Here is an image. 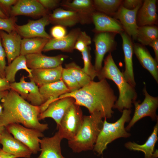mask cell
<instances>
[{"mask_svg": "<svg viewBox=\"0 0 158 158\" xmlns=\"http://www.w3.org/2000/svg\"><path fill=\"white\" fill-rule=\"evenodd\" d=\"M68 97L73 98L75 104L86 108L90 114L99 113L104 119L112 117V109L117 100L105 79L97 82L92 80L77 90L61 95L55 101Z\"/></svg>", "mask_w": 158, "mask_h": 158, "instance_id": "1", "label": "cell"}, {"mask_svg": "<svg viewBox=\"0 0 158 158\" xmlns=\"http://www.w3.org/2000/svg\"><path fill=\"white\" fill-rule=\"evenodd\" d=\"M3 110L0 115V125L6 127L12 123L43 132L49 128L47 124L39 122L40 106L32 105L16 91L11 89L1 100Z\"/></svg>", "mask_w": 158, "mask_h": 158, "instance_id": "2", "label": "cell"}, {"mask_svg": "<svg viewBox=\"0 0 158 158\" xmlns=\"http://www.w3.org/2000/svg\"><path fill=\"white\" fill-rule=\"evenodd\" d=\"M99 80L107 79L113 81L119 90L118 98L115 102L113 109L122 112L124 109H130L132 104L136 101L138 95L135 87L126 80L116 64L109 53L104 60V65L98 73Z\"/></svg>", "mask_w": 158, "mask_h": 158, "instance_id": "3", "label": "cell"}, {"mask_svg": "<svg viewBox=\"0 0 158 158\" xmlns=\"http://www.w3.org/2000/svg\"><path fill=\"white\" fill-rule=\"evenodd\" d=\"M101 114L95 113L83 116L81 127L75 136L68 141L69 147L75 152L93 149L102 128L104 121Z\"/></svg>", "mask_w": 158, "mask_h": 158, "instance_id": "4", "label": "cell"}, {"mask_svg": "<svg viewBox=\"0 0 158 158\" xmlns=\"http://www.w3.org/2000/svg\"><path fill=\"white\" fill-rule=\"evenodd\" d=\"M130 109H124L121 117L113 123L104 121L102 128L98 136L93 149L99 155L102 154L107 145L111 142L120 138H127L131 135L125 128L126 123L130 120Z\"/></svg>", "mask_w": 158, "mask_h": 158, "instance_id": "5", "label": "cell"}, {"mask_svg": "<svg viewBox=\"0 0 158 158\" xmlns=\"http://www.w3.org/2000/svg\"><path fill=\"white\" fill-rule=\"evenodd\" d=\"M80 106L75 103L68 109L63 117L58 131L63 138L69 141L76 135L82 125L83 116Z\"/></svg>", "mask_w": 158, "mask_h": 158, "instance_id": "6", "label": "cell"}, {"mask_svg": "<svg viewBox=\"0 0 158 158\" xmlns=\"http://www.w3.org/2000/svg\"><path fill=\"white\" fill-rule=\"evenodd\" d=\"M5 128L15 138L27 147L32 154H37L40 151V138L44 136L42 132L18 123L10 124Z\"/></svg>", "mask_w": 158, "mask_h": 158, "instance_id": "7", "label": "cell"}, {"mask_svg": "<svg viewBox=\"0 0 158 158\" xmlns=\"http://www.w3.org/2000/svg\"><path fill=\"white\" fill-rule=\"evenodd\" d=\"M145 97L143 101L140 104L135 101L133 104L135 106L134 115L127 127L125 128L128 130L135 124L141 118L149 116L154 121L158 120L156 111L158 107V97H154L149 95L147 91L146 86L143 90Z\"/></svg>", "mask_w": 158, "mask_h": 158, "instance_id": "8", "label": "cell"}, {"mask_svg": "<svg viewBox=\"0 0 158 158\" xmlns=\"http://www.w3.org/2000/svg\"><path fill=\"white\" fill-rule=\"evenodd\" d=\"M115 33L109 32L97 33L94 37L93 41L95 47V59L94 68L98 73L101 70L102 63L105 54L111 53L116 48L115 40Z\"/></svg>", "mask_w": 158, "mask_h": 158, "instance_id": "9", "label": "cell"}, {"mask_svg": "<svg viewBox=\"0 0 158 158\" xmlns=\"http://www.w3.org/2000/svg\"><path fill=\"white\" fill-rule=\"evenodd\" d=\"M23 76L20 81L10 83L11 89L18 93L24 99L32 105L40 106L45 101L41 94L39 87L33 80L26 82Z\"/></svg>", "mask_w": 158, "mask_h": 158, "instance_id": "10", "label": "cell"}, {"mask_svg": "<svg viewBox=\"0 0 158 158\" xmlns=\"http://www.w3.org/2000/svg\"><path fill=\"white\" fill-rule=\"evenodd\" d=\"M48 15L37 20H29L23 25L16 24L15 30L23 38L40 37L50 39L52 37L45 30V27L50 23Z\"/></svg>", "mask_w": 158, "mask_h": 158, "instance_id": "11", "label": "cell"}, {"mask_svg": "<svg viewBox=\"0 0 158 158\" xmlns=\"http://www.w3.org/2000/svg\"><path fill=\"white\" fill-rule=\"evenodd\" d=\"M49 13V11L37 0H18L11 7L10 17L22 15L35 18L42 17Z\"/></svg>", "mask_w": 158, "mask_h": 158, "instance_id": "12", "label": "cell"}, {"mask_svg": "<svg viewBox=\"0 0 158 158\" xmlns=\"http://www.w3.org/2000/svg\"><path fill=\"white\" fill-rule=\"evenodd\" d=\"M142 5L138 6L133 10L127 9L121 5L113 15L114 18L119 20L125 32L135 40L139 28L137 23V15Z\"/></svg>", "mask_w": 158, "mask_h": 158, "instance_id": "13", "label": "cell"}, {"mask_svg": "<svg viewBox=\"0 0 158 158\" xmlns=\"http://www.w3.org/2000/svg\"><path fill=\"white\" fill-rule=\"evenodd\" d=\"M0 144L3 151L17 158H30L32 154L27 147L15 138L6 129L0 135Z\"/></svg>", "mask_w": 158, "mask_h": 158, "instance_id": "14", "label": "cell"}, {"mask_svg": "<svg viewBox=\"0 0 158 158\" xmlns=\"http://www.w3.org/2000/svg\"><path fill=\"white\" fill-rule=\"evenodd\" d=\"M60 5L66 9L76 12L80 17L81 24H87L92 22V16L96 11L94 6L93 1H62Z\"/></svg>", "mask_w": 158, "mask_h": 158, "instance_id": "15", "label": "cell"}, {"mask_svg": "<svg viewBox=\"0 0 158 158\" xmlns=\"http://www.w3.org/2000/svg\"><path fill=\"white\" fill-rule=\"evenodd\" d=\"M28 67L31 70L53 68L62 65L68 56L60 54L48 56L42 53L29 54L25 56Z\"/></svg>", "mask_w": 158, "mask_h": 158, "instance_id": "16", "label": "cell"}, {"mask_svg": "<svg viewBox=\"0 0 158 158\" xmlns=\"http://www.w3.org/2000/svg\"><path fill=\"white\" fill-rule=\"evenodd\" d=\"M75 102L73 98L69 97L55 100L50 103L47 108L40 114L39 120L51 118L56 122L57 128L68 109Z\"/></svg>", "mask_w": 158, "mask_h": 158, "instance_id": "17", "label": "cell"}, {"mask_svg": "<svg viewBox=\"0 0 158 158\" xmlns=\"http://www.w3.org/2000/svg\"><path fill=\"white\" fill-rule=\"evenodd\" d=\"M0 37L8 65L20 55L22 37L15 30L10 33L0 30Z\"/></svg>", "mask_w": 158, "mask_h": 158, "instance_id": "18", "label": "cell"}, {"mask_svg": "<svg viewBox=\"0 0 158 158\" xmlns=\"http://www.w3.org/2000/svg\"><path fill=\"white\" fill-rule=\"evenodd\" d=\"M63 138L58 131L51 137H43L39 142L41 153L37 158H66L61 152V143Z\"/></svg>", "mask_w": 158, "mask_h": 158, "instance_id": "19", "label": "cell"}, {"mask_svg": "<svg viewBox=\"0 0 158 158\" xmlns=\"http://www.w3.org/2000/svg\"><path fill=\"white\" fill-rule=\"evenodd\" d=\"M81 31L79 28L71 30L64 37L59 39L52 38L49 40L44 47V52L58 50L62 51L72 52L74 49L75 43Z\"/></svg>", "mask_w": 158, "mask_h": 158, "instance_id": "20", "label": "cell"}, {"mask_svg": "<svg viewBox=\"0 0 158 158\" xmlns=\"http://www.w3.org/2000/svg\"><path fill=\"white\" fill-rule=\"evenodd\" d=\"M94 24V31L96 33L109 32L120 34L124 31L119 21L114 18L103 13L95 12L92 18Z\"/></svg>", "mask_w": 158, "mask_h": 158, "instance_id": "21", "label": "cell"}, {"mask_svg": "<svg viewBox=\"0 0 158 158\" xmlns=\"http://www.w3.org/2000/svg\"><path fill=\"white\" fill-rule=\"evenodd\" d=\"M39 89L45 101L44 104L40 106V113L44 111L50 103L60 96L70 92L61 80L42 85L39 87Z\"/></svg>", "mask_w": 158, "mask_h": 158, "instance_id": "22", "label": "cell"}, {"mask_svg": "<svg viewBox=\"0 0 158 158\" xmlns=\"http://www.w3.org/2000/svg\"><path fill=\"white\" fill-rule=\"evenodd\" d=\"M120 34L122 40V47L125 63V70L123 73L126 81L135 87L136 83L134 77L132 59L133 44L130 37L125 32L123 31Z\"/></svg>", "mask_w": 158, "mask_h": 158, "instance_id": "23", "label": "cell"}, {"mask_svg": "<svg viewBox=\"0 0 158 158\" xmlns=\"http://www.w3.org/2000/svg\"><path fill=\"white\" fill-rule=\"evenodd\" d=\"M63 68L60 65L53 68L32 70L31 76L29 78L39 87L61 80Z\"/></svg>", "mask_w": 158, "mask_h": 158, "instance_id": "24", "label": "cell"}, {"mask_svg": "<svg viewBox=\"0 0 158 158\" xmlns=\"http://www.w3.org/2000/svg\"><path fill=\"white\" fill-rule=\"evenodd\" d=\"M133 52L141 64L152 75L158 83V62L145 47L138 43L133 44Z\"/></svg>", "mask_w": 158, "mask_h": 158, "instance_id": "25", "label": "cell"}, {"mask_svg": "<svg viewBox=\"0 0 158 158\" xmlns=\"http://www.w3.org/2000/svg\"><path fill=\"white\" fill-rule=\"evenodd\" d=\"M158 121L154 126L152 133L146 142L142 145L135 142L129 141L125 144V147L131 150L141 151L145 154V158H156L158 157V151H154L155 144L158 140Z\"/></svg>", "mask_w": 158, "mask_h": 158, "instance_id": "26", "label": "cell"}, {"mask_svg": "<svg viewBox=\"0 0 158 158\" xmlns=\"http://www.w3.org/2000/svg\"><path fill=\"white\" fill-rule=\"evenodd\" d=\"M156 0H145L139 8L137 15L136 21L139 27L154 25L157 21Z\"/></svg>", "mask_w": 158, "mask_h": 158, "instance_id": "27", "label": "cell"}, {"mask_svg": "<svg viewBox=\"0 0 158 158\" xmlns=\"http://www.w3.org/2000/svg\"><path fill=\"white\" fill-rule=\"evenodd\" d=\"M48 16L50 23L55 25L71 27L80 23V17L76 12L63 8L54 9L52 13H49Z\"/></svg>", "mask_w": 158, "mask_h": 158, "instance_id": "28", "label": "cell"}, {"mask_svg": "<svg viewBox=\"0 0 158 158\" xmlns=\"http://www.w3.org/2000/svg\"><path fill=\"white\" fill-rule=\"evenodd\" d=\"M49 39L42 37L24 38L22 40L20 55L42 53Z\"/></svg>", "mask_w": 158, "mask_h": 158, "instance_id": "29", "label": "cell"}, {"mask_svg": "<svg viewBox=\"0 0 158 158\" xmlns=\"http://www.w3.org/2000/svg\"><path fill=\"white\" fill-rule=\"evenodd\" d=\"M22 69L25 70L28 73L29 78L31 76L32 70L29 68L27 66L25 56L20 55L6 66L5 69V78L10 83L15 82L17 72Z\"/></svg>", "mask_w": 158, "mask_h": 158, "instance_id": "30", "label": "cell"}, {"mask_svg": "<svg viewBox=\"0 0 158 158\" xmlns=\"http://www.w3.org/2000/svg\"><path fill=\"white\" fill-rule=\"evenodd\" d=\"M158 38V29L157 26L152 25L139 27L136 40L142 45H149Z\"/></svg>", "mask_w": 158, "mask_h": 158, "instance_id": "31", "label": "cell"}, {"mask_svg": "<svg viewBox=\"0 0 158 158\" xmlns=\"http://www.w3.org/2000/svg\"><path fill=\"white\" fill-rule=\"evenodd\" d=\"M121 0H95L93 1L95 10L108 16L113 15L122 5Z\"/></svg>", "mask_w": 158, "mask_h": 158, "instance_id": "32", "label": "cell"}, {"mask_svg": "<svg viewBox=\"0 0 158 158\" xmlns=\"http://www.w3.org/2000/svg\"><path fill=\"white\" fill-rule=\"evenodd\" d=\"M65 67L75 78L81 87L86 85L92 80L84 71L82 68L74 62L65 64Z\"/></svg>", "mask_w": 158, "mask_h": 158, "instance_id": "33", "label": "cell"}, {"mask_svg": "<svg viewBox=\"0 0 158 158\" xmlns=\"http://www.w3.org/2000/svg\"><path fill=\"white\" fill-rule=\"evenodd\" d=\"M91 48L89 46L81 52L84 63V66L82 69L93 80L95 78L97 77L98 73L95 70L91 61V56L90 53Z\"/></svg>", "mask_w": 158, "mask_h": 158, "instance_id": "34", "label": "cell"}, {"mask_svg": "<svg viewBox=\"0 0 158 158\" xmlns=\"http://www.w3.org/2000/svg\"><path fill=\"white\" fill-rule=\"evenodd\" d=\"M65 83L70 92L77 90L81 88L77 80L66 68H63L61 79Z\"/></svg>", "mask_w": 158, "mask_h": 158, "instance_id": "35", "label": "cell"}, {"mask_svg": "<svg viewBox=\"0 0 158 158\" xmlns=\"http://www.w3.org/2000/svg\"><path fill=\"white\" fill-rule=\"evenodd\" d=\"M91 43V38L85 31H81L75 43L74 49L81 52Z\"/></svg>", "mask_w": 158, "mask_h": 158, "instance_id": "36", "label": "cell"}, {"mask_svg": "<svg viewBox=\"0 0 158 158\" xmlns=\"http://www.w3.org/2000/svg\"><path fill=\"white\" fill-rule=\"evenodd\" d=\"M17 20L16 17H10L7 18H0V30L4 31L7 33L15 31Z\"/></svg>", "mask_w": 158, "mask_h": 158, "instance_id": "37", "label": "cell"}, {"mask_svg": "<svg viewBox=\"0 0 158 158\" xmlns=\"http://www.w3.org/2000/svg\"><path fill=\"white\" fill-rule=\"evenodd\" d=\"M51 36L55 39L61 38L67 35L66 27L61 25H56L50 30Z\"/></svg>", "mask_w": 158, "mask_h": 158, "instance_id": "38", "label": "cell"}, {"mask_svg": "<svg viewBox=\"0 0 158 158\" xmlns=\"http://www.w3.org/2000/svg\"><path fill=\"white\" fill-rule=\"evenodd\" d=\"M17 1V0H0V8L8 18L10 17L12 6Z\"/></svg>", "mask_w": 158, "mask_h": 158, "instance_id": "39", "label": "cell"}, {"mask_svg": "<svg viewBox=\"0 0 158 158\" xmlns=\"http://www.w3.org/2000/svg\"><path fill=\"white\" fill-rule=\"evenodd\" d=\"M6 55L2 46L0 37V77L5 78V69L6 66Z\"/></svg>", "mask_w": 158, "mask_h": 158, "instance_id": "40", "label": "cell"}, {"mask_svg": "<svg viewBox=\"0 0 158 158\" xmlns=\"http://www.w3.org/2000/svg\"><path fill=\"white\" fill-rule=\"evenodd\" d=\"M42 6L48 11L54 10L60 5V1L58 0H37Z\"/></svg>", "mask_w": 158, "mask_h": 158, "instance_id": "41", "label": "cell"}, {"mask_svg": "<svg viewBox=\"0 0 158 158\" xmlns=\"http://www.w3.org/2000/svg\"><path fill=\"white\" fill-rule=\"evenodd\" d=\"M142 4V1L141 0H125L123 1L122 6L128 10H133L138 6Z\"/></svg>", "mask_w": 158, "mask_h": 158, "instance_id": "42", "label": "cell"}, {"mask_svg": "<svg viewBox=\"0 0 158 158\" xmlns=\"http://www.w3.org/2000/svg\"><path fill=\"white\" fill-rule=\"evenodd\" d=\"M10 90V83L5 78L0 77V92Z\"/></svg>", "mask_w": 158, "mask_h": 158, "instance_id": "43", "label": "cell"}, {"mask_svg": "<svg viewBox=\"0 0 158 158\" xmlns=\"http://www.w3.org/2000/svg\"><path fill=\"white\" fill-rule=\"evenodd\" d=\"M152 47L154 50L155 55V59L158 62V39L152 41L149 45Z\"/></svg>", "mask_w": 158, "mask_h": 158, "instance_id": "44", "label": "cell"}, {"mask_svg": "<svg viewBox=\"0 0 158 158\" xmlns=\"http://www.w3.org/2000/svg\"><path fill=\"white\" fill-rule=\"evenodd\" d=\"M0 158H17L13 155L7 153L0 148Z\"/></svg>", "mask_w": 158, "mask_h": 158, "instance_id": "45", "label": "cell"}, {"mask_svg": "<svg viewBox=\"0 0 158 158\" xmlns=\"http://www.w3.org/2000/svg\"><path fill=\"white\" fill-rule=\"evenodd\" d=\"M8 91H6L0 92V115L1 114L3 110L1 104V100L7 93Z\"/></svg>", "mask_w": 158, "mask_h": 158, "instance_id": "46", "label": "cell"}, {"mask_svg": "<svg viewBox=\"0 0 158 158\" xmlns=\"http://www.w3.org/2000/svg\"><path fill=\"white\" fill-rule=\"evenodd\" d=\"M0 18H8L0 8Z\"/></svg>", "mask_w": 158, "mask_h": 158, "instance_id": "47", "label": "cell"}, {"mask_svg": "<svg viewBox=\"0 0 158 158\" xmlns=\"http://www.w3.org/2000/svg\"><path fill=\"white\" fill-rule=\"evenodd\" d=\"M5 129V127L0 125V135Z\"/></svg>", "mask_w": 158, "mask_h": 158, "instance_id": "48", "label": "cell"}]
</instances>
